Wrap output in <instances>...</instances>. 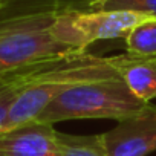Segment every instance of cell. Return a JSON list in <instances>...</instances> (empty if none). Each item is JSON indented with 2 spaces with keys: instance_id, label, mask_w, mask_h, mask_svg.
Returning a JSON list of instances; mask_svg holds the SVG:
<instances>
[{
  "instance_id": "cell-1",
  "label": "cell",
  "mask_w": 156,
  "mask_h": 156,
  "mask_svg": "<svg viewBox=\"0 0 156 156\" xmlns=\"http://www.w3.org/2000/svg\"><path fill=\"white\" fill-rule=\"evenodd\" d=\"M58 0H3L0 6V76L76 52L57 41L51 28L67 8Z\"/></svg>"
},
{
  "instance_id": "cell-2",
  "label": "cell",
  "mask_w": 156,
  "mask_h": 156,
  "mask_svg": "<svg viewBox=\"0 0 156 156\" xmlns=\"http://www.w3.org/2000/svg\"><path fill=\"white\" fill-rule=\"evenodd\" d=\"M116 76L106 57L89 54L87 51L61 55L43 67L32 78L31 84L20 92L0 130L35 121L52 100L76 84Z\"/></svg>"
},
{
  "instance_id": "cell-3",
  "label": "cell",
  "mask_w": 156,
  "mask_h": 156,
  "mask_svg": "<svg viewBox=\"0 0 156 156\" xmlns=\"http://www.w3.org/2000/svg\"><path fill=\"white\" fill-rule=\"evenodd\" d=\"M150 103L136 98L119 76L76 84L52 100L35 121L55 124L67 119H116L142 113Z\"/></svg>"
},
{
  "instance_id": "cell-4",
  "label": "cell",
  "mask_w": 156,
  "mask_h": 156,
  "mask_svg": "<svg viewBox=\"0 0 156 156\" xmlns=\"http://www.w3.org/2000/svg\"><path fill=\"white\" fill-rule=\"evenodd\" d=\"M154 19L129 11H83L67 6L54 22V38L72 51L84 52L92 43L124 38L138 23Z\"/></svg>"
},
{
  "instance_id": "cell-5",
  "label": "cell",
  "mask_w": 156,
  "mask_h": 156,
  "mask_svg": "<svg viewBox=\"0 0 156 156\" xmlns=\"http://www.w3.org/2000/svg\"><path fill=\"white\" fill-rule=\"evenodd\" d=\"M107 156H147L156 150V106L150 104L142 113L122 119L101 133Z\"/></svg>"
},
{
  "instance_id": "cell-6",
  "label": "cell",
  "mask_w": 156,
  "mask_h": 156,
  "mask_svg": "<svg viewBox=\"0 0 156 156\" xmlns=\"http://www.w3.org/2000/svg\"><path fill=\"white\" fill-rule=\"evenodd\" d=\"M0 156H60L54 124L31 121L0 130Z\"/></svg>"
},
{
  "instance_id": "cell-7",
  "label": "cell",
  "mask_w": 156,
  "mask_h": 156,
  "mask_svg": "<svg viewBox=\"0 0 156 156\" xmlns=\"http://www.w3.org/2000/svg\"><path fill=\"white\" fill-rule=\"evenodd\" d=\"M106 61L136 98L144 103H150L156 98V57L126 52L106 57Z\"/></svg>"
},
{
  "instance_id": "cell-8",
  "label": "cell",
  "mask_w": 156,
  "mask_h": 156,
  "mask_svg": "<svg viewBox=\"0 0 156 156\" xmlns=\"http://www.w3.org/2000/svg\"><path fill=\"white\" fill-rule=\"evenodd\" d=\"M55 58H58V57H55ZM55 58L44 60V61L35 63L32 66H28L25 69H20V70L0 76V129L3 127L6 116L9 113V109L14 104V101L17 100V97L20 95V92L26 86H29L32 78Z\"/></svg>"
},
{
  "instance_id": "cell-9",
  "label": "cell",
  "mask_w": 156,
  "mask_h": 156,
  "mask_svg": "<svg viewBox=\"0 0 156 156\" xmlns=\"http://www.w3.org/2000/svg\"><path fill=\"white\" fill-rule=\"evenodd\" d=\"M57 148L60 156H107L103 135L76 136L57 132Z\"/></svg>"
},
{
  "instance_id": "cell-10",
  "label": "cell",
  "mask_w": 156,
  "mask_h": 156,
  "mask_svg": "<svg viewBox=\"0 0 156 156\" xmlns=\"http://www.w3.org/2000/svg\"><path fill=\"white\" fill-rule=\"evenodd\" d=\"M129 54L156 57V19H147L138 23L124 37Z\"/></svg>"
},
{
  "instance_id": "cell-11",
  "label": "cell",
  "mask_w": 156,
  "mask_h": 156,
  "mask_svg": "<svg viewBox=\"0 0 156 156\" xmlns=\"http://www.w3.org/2000/svg\"><path fill=\"white\" fill-rule=\"evenodd\" d=\"M87 11H129L156 19V0H89Z\"/></svg>"
},
{
  "instance_id": "cell-12",
  "label": "cell",
  "mask_w": 156,
  "mask_h": 156,
  "mask_svg": "<svg viewBox=\"0 0 156 156\" xmlns=\"http://www.w3.org/2000/svg\"><path fill=\"white\" fill-rule=\"evenodd\" d=\"M2 3H3V0H0V6H2Z\"/></svg>"
}]
</instances>
